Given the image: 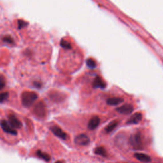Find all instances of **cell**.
I'll return each instance as SVG.
<instances>
[{"mask_svg": "<svg viewBox=\"0 0 163 163\" xmlns=\"http://www.w3.org/2000/svg\"><path fill=\"white\" fill-rule=\"evenodd\" d=\"M22 105L26 107H29L37 100L38 94L33 91H25L22 94Z\"/></svg>", "mask_w": 163, "mask_h": 163, "instance_id": "6da1fadb", "label": "cell"}, {"mask_svg": "<svg viewBox=\"0 0 163 163\" xmlns=\"http://www.w3.org/2000/svg\"><path fill=\"white\" fill-rule=\"evenodd\" d=\"M130 143L135 149H142V140L140 133H136L132 134L130 138Z\"/></svg>", "mask_w": 163, "mask_h": 163, "instance_id": "7a4b0ae2", "label": "cell"}, {"mask_svg": "<svg viewBox=\"0 0 163 163\" xmlns=\"http://www.w3.org/2000/svg\"><path fill=\"white\" fill-rule=\"evenodd\" d=\"M0 126L2 129L3 133H7L11 136H17V131L13 129L12 126L10 125V124L6 120H2L0 122Z\"/></svg>", "mask_w": 163, "mask_h": 163, "instance_id": "3957f363", "label": "cell"}, {"mask_svg": "<svg viewBox=\"0 0 163 163\" xmlns=\"http://www.w3.org/2000/svg\"><path fill=\"white\" fill-rule=\"evenodd\" d=\"M33 111H34V113L36 115V116L38 117H43L45 116L46 107L44 103L42 102H40L39 103H38L35 105Z\"/></svg>", "mask_w": 163, "mask_h": 163, "instance_id": "277c9868", "label": "cell"}, {"mask_svg": "<svg viewBox=\"0 0 163 163\" xmlns=\"http://www.w3.org/2000/svg\"><path fill=\"white\" fill-rule=\"evenodd\" d=\"M7 121L10 124V125L13 129H15V130L17 129H20L22 127L21 122L14 114H10L8 116Z\"/></svg>", "mask_w": 163, "mask_h": 163, "instance_id": "5b68a950", "label": "cell"}, {"mask_svg": "<svg viewBox=\"0 0 163 163\" xmlns=\"http://www.w3.org/2000/svg\"><path fill=\"white\" fill-rule=\"evenodd\" d=\"M90 142L89 138L85 134H81L75 137V143L76 144L82 146L88 145Z\"/></svg>", "mask_w": 163, "mask_h": 163, "instance_id": "8992f818", "label": "cell"}, {"mask_svg": "<svg viewBox=\"0 0 163 163\" xmlns=\"http://www.w3.org/2000/svg\"><path fill=\"white\" fill-rule=\"evenodd\" d=\"M50 130L52 131V132L54 133L55 136H57V137L60 138L63 140H66L67 138H68V135L67 134L64 132L62 129L58 127V126H54L50 127Z\"/></svg>", "mask_w": 163, "mask_h": 163, "instance_id": "52a82bcc", "label": "cell"}, {"mask_svg": "<svg viewBox=\"0 0 163 163\" xmlns=\"http://www.w3.org/2000/svg\"><path fill=\"white\" fill-rule=\"evenodd\" d=\"M116 110L120 114L128 115V114H131L132 112H133L134 108L131 105H129V104H126V105H124L121 106H120V107L117 108L116 109Z\"/></svg>", "mask_w": 163, "mask_h": 163, "instance_id": "ba28073f", "label": "cell"}, {"mask_svg": "<svg viewBox=\"0 0 163 163\" xmlns=\"http://www.w3.org/2000/svg\"><path fill=\"white\" fill-rule=\"evenodd\" d=\"M142 119V115L141 113H135L134 114L129 120H128L126 124H138Z\"/></svg>", "mask_w": 163, "mask_h": 163, "instance_id": "9c48e42d", "label": "cell"}, {"mask_svg": "<svg viewBox=\"0 0 163 163\" xmlns=\"http://www.w3.org/2000/svg\"><path fill=\"white\" fill-rule=\"evenodd\" d=\"M100 119L98 116L92 117L88 122V128L91 130H93L96 128L100 124Z\"/></svg>", "mask_w": 163, "mask_h": 163, "instance_id": "30bf717a", "label": "cell"}, {"mask_svg": "<svg viewBox=\"0 0 163 163\" xmlns=\"http://www.w3.org/2000/svg\"><path fill=\"white\" fill-rule=\"evenodd\" d=\"M92 87L94 88H105L106 87V84L100 76H96L92 83Z\"/></svg>", "mask_w": 163, "mask_h": 163, "instance_id": "8fae6325", "label": "cell"}, {"mask_svg": "<svg viewBox=\"0 0 163 163\" xmlns=\"http://www.w3.org/2000/svg\"><path fill=\"white\" fill-rule=\"evenodd\" d=\"M134 156L138 160H139V161L141 162H149L151 161L150 157L149 156L147 155V154L142 153H135Z\"/></svg>", "mask_w": 163, "mask_h": 163, "instance_id": "7c38bea8", "label": "cell"}, {"mask_svg": "<svg viewBox=\"0 0 163 163\" xmlns=\"http://www.w3.org/2000/svg\"><path fill=\"white\" fill-rule=\"evenodd\" d=\"M124 102V100L122 98L119 97H114V98H108L106 100V103L109 105L112 106H115V105H118L119 104L122 103Z\"/></svg>", "mask_w": 163, "mask_h": 163, "instance_id": "4fadbf2b", "label": "cell"}, {"mask_svg": "<svg viewBox=\"0 0 163 163\" xmlns=\"http://www.w3.org/2000/svg\"><path fill=\"white\" fill-rule=\"evenodd\" d=\"M118 124H119V122H118L117 120H113V121H112L107 126H106L105 129V130L106 133H110L111 131H113L114 129L117 127Z\"/></svg>", "mask_w": 163, "mask_h": 163, "instance_id": "5bb4252c", "label": "cell"}, {"mask_svg": "<svg viewBox=\"0 0 163 163\" xmlns=\"http://www.w3.org/2000/svg\"><path fill=\"white\" fill-rule=\"evenodd\" d=\"M36 155L40 157V158L43 159L44 161L46 162H49L50 159H51L49 154L43 152H42L40 150H38L37 152H36Z\"/></svg>", "mask_w": 163, "mask_h": 163, "instance_id": "9a60e30c", "label": "cell"}, {"mask_svg": "<svg viewBox=\"0 0 163 163\" xmlns=\"http://www.w3.org/2000/svg\"><path fill=\"white\" fill-rule=\"evenodd\" d=\"M50 98L52 99L53 100L55 101V102H60V101L62 100V94L59 93V92H52V93H50Z\"/></svg>", "mask_w": 163, "mask_h": 163, "instance_id": "2e32d148", "label": "cell"}, {"mask_svg": "<svg viewBox=\"0 0 163 163\" xmlns=\"http://www.w3.org/2000/svg\"><path fill=\"white\" fill-rule=\"evenodd\" d=\"M94 152L96 154H97V155H100L104 157H105L106 156V154H106V151L105 150V148L102 147L96 148L94 150Z\"/></svg>", "mask_w": 163, "mask_h": 163, "instance_id": "e0dca14e", "label": "cell"}, {"mask_svg": "<svg viewBox=\"0 0 163 163\" xmlns=\"http://www.w3.org/2000/svg\"><path fill=\"white\" fill-rule=\"evenodd\" d=\"M3 42L8 45H13L14 44V40L12 36L10 35H6L3 37Z\"/></svg>", "mask_w": 163, "mask_h": 163, "instance_id": "ac0fdd59", "label": "cell"}, {"mask_svg": "<svg viewBox=\"0 0 163 163\" xmlns=\"http://www.w3.org/2000/svg\"><path fill=\"white\" fill-rule=\"evenodd\" d=\"M61 46L65 49H71V45L68 41H67L64 39H62L60 43Z\"/></svg>", "mask_w": 163, "mask_h": 163, "instance_id": "d6986e66", "label": "cell"}, {"mask_svg": "<svg viewBox=\"0 0 163 163\" xmlns=\"http://www.w3.org/2000/svg\"><path fill=\"white\" fill-rule=\"evenodd\" d=\"M86 64L89 68L91 69L95 68L96 66V63L95 61L92 59H88L86 61Z\"/></svg>", "mask_w": 163, "mask_h": 163, "instance_id": "ffe728a7", "label": "cell"}, {"mask_svg": "<svg viewBox=\"0 0 163 163\" xmlns=\"http://www.w3.org/2000/svg\"><path fill=\"white\" fill-rule=\"evenodd\" d=\"M8 98V92H4L0 93V103L4 102L6 101Z\"/></svg>", "mask_w": 163, "mask_h": 163, "instance_id": "44dd1931", "label": "cell"}, {"mask_svg": "<svg viewBox=\"0 0 163 163\" xmlns=\"http://www.w3.org/2000/svg\"><path fill=\"white\" fill-rule=\"evenodd\" d=\"M27 24V23L26 22H25L24 21H22V20H19L18 21L19 29H22V28L26 27Z\"/></svg>", "mask_w": 163, "mask_h": 163, "instance_id": "7402d4cb", "label": "cell"}, {"mask_svg": "<svg viewBox=\"0 0 163 163\" xmlns=\"http://www.w3.org/2000/svg\"><path fill=\"white\" fill-rule=\"evenodd\" d=\"M5 79L3 76H0V90H1L5 86Z\"/></svg>", "mask_w": 163, "mask_h": 163, "instance_id": "603a6c76", "label": "cell"}, {"mask_svg": "<svg viewBox=\"0 0 163 163\" xmlns=\"http://www.w3.org/2000/svg\"><path fill=\"white\" fill-rule=\"evenodd\" d=\"M33 85L36 88H41L42 87V83L39 81H35L33 82Z\"/></svg>", "mask_w": 163, "mask_h": 163, "instance_id": "cb8c5ba5", "label": "cell"}, {"mask_svg": "<svg viewBox=\"0 0 163 163\" xmlns=\"http://www.w3.org/2000/svg\"><path fill=\"white\" fill-rule=\"evenodd\" d=\"M55 163H64V162L62 161H56Z\"/></svg>", "mask_w": 163, "mask_h": 163, "instance_id": "d4e9b609", "label": "cell"}]
</instances>
